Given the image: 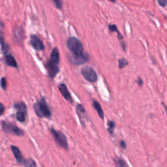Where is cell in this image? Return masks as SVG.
Masks as SVG:
<instances>
[{
    "mask_svg": "<svg viewBox=\"0 0 167 167\" xmlns=\"http://www.w3.org/2000/svg\"><path fill=\"white\" fill-rule=\"evenodd\" d=\"M113 161L115 164V167H128L126 162L120 157H114L113 158Z\"/></svg>",
    "mask_w": 167,
    "mask_h": 167,
    "instance_id": "obj_15",
    "label": "cell"
},
{
    "mask_svg": "<svg viewBox=\"0 0 167 167\" xmlns=\"http://www.w3.org/2000/svg\"><path fill=\"white\" fill-rule=\"evenodd\" d=\"M70 61L74 65H81L86 63L90 59L89 56L86 53L81 55H71L69 58Z\"/></svg>",
    "mask_w": 167,
    "mask_h": 167,
    "instance_id": "obj_7",
    "label": "cell"
},
{
    "mask_svg": "<svg viewBox=\"0 0 167 167\" xmlns=\"http://www.w3.org/2000/svg\"><path fill=\"white\" fill-rule=\"evenodd\" d=\"M0 84H1V87L3 89L5 90L7 88V80L5 78H2L1 82H0Z\"/></svg>",
    "mask_w": 167,
    "mask_h": 167,
    "instance_id": "obj_22",
    "label": "cell"
},
{
    "mask_svg": "<svg viewBox=\"0 0 167 167\" xmlns=\"http://www.w3.org/2000/svg\"><path fill=\"white\" fill-rule=\"evenodd\" d=\"M15 108L18 111H22L27 113V108L26 104L22 102H18L15 104Z\"/></svg>",
    "mask_w": 167,
    "mask_h": 167,
    "instance_id": "obj_17",
    "label": "cell"
},
{
    "mask_svg": "<svg viewBox=\"0 0 167 167\" xmlns=\"http://www.w3.org/2000/svg\"><path fill=\"white\" fill-rule=\"evenodd\" d=\"M24 166L25 167H37L35 161L31 158L26 159Z\"/></svg>",
    "mask_w": 167,
    "mask_h": 167,
    "instance_id": "obj_19",
    "label": "cell"
},
{
    "mask_svg": "<svg viewBox=\"0 0 167 167\" xmlns=\"http://www.w3.org/2000/svg\"><path fill=\"white\" fill-rule=\"evenodd\" d=\"M11 150H12V152H13L14 156H15V157L17 163L18 164L24 165V163L26 159L22 155L20 149H19L18 147H16L15 146H13V145H12L11 146Z\"/></svg>",
    "mask_w": 167,
    "mask_h": 167,
    "instance_id": "obj_9",
    "label": "cell"
},
{
    "mask_svg": "<svg viewBox=\"0 0 167 167\" xmlns=\"http://www.w3.org/2000/svg\"><path fill=\"white\" fill-rule=\"evenodd\" d=\"M2 128L3 131L7 134H12L16 136H23L24 135V131L18 127L15 124L4 121L2 123Z\"/></svg>",
    "mask_w": 167,
    "mask_h": 167,
    "instance_id": "obj_5",
    "label": "cell"
},
{
    "mask_svg": "<svg viewBox=\"0 0 167 167\" xmlns=\"http://www.w3.org/2000/svg\"><path fill=\"white\" fill-rule=\"evenodd\" d=\"M26 112L18 111L16 116V120L20 122H24L26 120Z\"/></svg>",
    "mask_w": 167,
    "mask_h": 167,
    "instance_id": "obj_18",
    "label": "cell"
},
{
    "mask_svg": "<svg viewBox=\"0 0 167 167\" xmlns=\"http://www.w3.org/2000/svg\"><path fill=\"white\" fill-rule=\"evenodd\" d=\"M93 106L94 108L96 110V111L97 112L99 117L101 118V119H102V120H103L104 119V112H103L102 107L101 106V104H100V103L97 101H93Z\"/></svg>",
    "mask_w": 167,
    "mask_h": 167,
    "instance_id": "obj_13",
    "label": "cell"
},
{
    "mask_svg": "<svg viewBox=\"0 0 167 167\" xmlns=\"http://www.w3.org/2000/svg\"><path fill=\"white\" fill-rule=\"evenodd\" d=\"M33 108L37 115L40 118H49L51 116L50 108L44 98H42L40 101L37 102Z\"/></svg>",
    "mask_w": 167,
    "mask_h": 167,
    "instance_id": "obj_2",
    "label": "cell"
},
{
    "mask_svg": "<svg viewBox=\"0 0 167 167\" xmlns=\"http://www.w3.org/2000/svg\"><path fill=\"white\" fill-rule=\"evenodd\" d=\"M58 88H59L60 92H61L62 95H63L64 97L66 100H67V101H71V99L72 98H71V93H69L67 88L66 86V85L64 84H61L59 85Z\"/></svg>",
    "mask_w": 167,
    "mask_h": 167,
    "instance_id": "obj_11",
    "label": "cell"
},
{
    "mask_svg": "<svg viewBox=\"0 0 167 167\" xmlns=\"http://www.w3.org/2000/svg\"><path fill=\"white\" fill-rule=\"evenodd\" d=\"M0 44H1V45H2V53L4 55L7 54L8 51H9V45L5 42L3 37L2 35H0Z\"/></svg>",
    "mask_w": 167,
    "mask_h": 167,
    "instance_id": "obj_16",
    "label": "cell"
},
{
    "mask_svg": "<svg viewBox=\"0 0 167 167\" xmlns=\"http://www.w3.org/2000/svg\"><path fill=\"white\" fill-rule=\"evenodd\" d=\"M30 45L37 50H43L45 46L43 42L36 35H31L30 37Z\"/></svg>",
    "mask_w": 167,
    "mask_h": 167,
    "instance_id": "obj_8",
    "label": "cell"
},
{
    "mask_svg": "<svg viewBox=\"0 0 167 167\" xmlns=\"http://www.w3.org/2000/svg\"><path fill=\"white\" fill-rule=\"evenodd\" d=\"M120 147H122V149H126V147H127V144H126L125 141L121 140V141L120 142Z\"/></svg>",
    "mask_w": 167,
    "mask_h": 167,
    "instance_id": "obj_26",
    "label": "cell"
},
{
    "mask_svg": "<svg viewBox=\"0 0 167 167\" xmlns=\"http://www.w3.org/2000/svg\"><path fill=\"white\" fill-rule=\"evenodd\" d=\"M108 29H109V30H110V31H111V32H116V33H117L118 39L119 41H120V42L123 41V37L121 34V33L120 31H119V30L118 29V27L116 25H114V24H110L108 26Z\"/></svg>",
    "mask_w": 167,
    "mask_h": 167,
    "instance_id": "obj_14",
    "label": "cell"
},
{
    "mask_svg": "<svg viewBox=\"0 0 167 167\" xmlns=\"http://www.w3.org/2000/svg\"><path fill=\"white\" fill-rule=\"evenodd\" d=\"M81 74L83 76V77L89 82L94 83L97 82L98 79V76L96 71L90 66L84 67L81 70Z\"/></svg>",
    "mask_w": 167,
    "mask_h": 167,
    "instance_id": "obj_6",
    "label": "cell"
},
{
    "mask_svg": "<svg viewBox=\"0 0 167 167\" xmlns=\"http://www.w3.org/2000/svg\"><path fill=\"white\" fill-rule=\"evenodd\" d=\"M118 67L120 69H123L125 66L129 65V61L125 58H121L118 60Z\"/></svg>",
    "mask_w": 167,
    "mask_h": 167,
    "instance_id": "obj_21",
    "label": "cell"
},
{
    "mask_svg": "<svg viewBox=\"0 0 167 167\" xmlns=\"http://www.w3.org/2000/svg\"><path fill=\"white\" fill-rule=\"evenodd\" d=\"M157 3L161 7H165L167 5V1L166 0H157Z\"/></svg>",
    "mask_w": 167,
    "mask_h": 167,
    "instance_id": "obj_24",
    "label": "cell"
},
{
    "mask_svg": "<svg viewBox=\"0 0 167 167\" xmlns=\"http://www.w3.org/2000/svg\"><path fill=\"white\" fill-rule=\"evenodd\" d=\"M50 133L57 144L65 150H69L67 139L63 133L60 131H56L54 128L50 129Z\"/></svg>",
    "mask_w": 167,
    "mask_h": 167,
    "instance_id": "obj_4",
    "label": "cell"
},
{
    "mask_svg": "<svg viewBox=\"0 0 167 167\" xmlns=\"http://www.w3.org/2000/svg\"><path fill=\"white\" fill-rule=\"evenodd\" d=\"M60 52L58 48H54L52 50L50 58L45 65L46 69L52 78H54L60 71Z\"/></svg>",
    "mask_w": 167,
    "mask_h": 167,
    "instance_id": "obj_1",
    "label": "cell"
},
{
    "mask_svg": "<svg viewBox=\"0 0 167 167\" xmlns=\"http://www.w3.org/2000/svg\"><path fill=\"white\" fill-rule=\"evenodd\" d=\"M76 111L78 114L80 122L82 123V125L84 126V121L86 119V115H85V111L84 106L82 104H78L76 108Z\"/></svg>",
    "mask_w": 167,
    "mask_h": 167,
    "instance_id": "obj_10",
    "label": "cell"
},
{
    "mask_svg": "<svg viewBox=\"0 0 167 167\" xmlns=\"http://www.w3.org/2000/svg\"><path fill=\"white\" fill-rule=\"evenodd\" d=\"M108 131L110 135H114V128H115V122L113 121H108Z\"/></svg>",
    "mask_w": 167,
    "mask_h": 167,
    "instance_id": "obj_20",
    "label": "cell"
},
{
    "mask_svg": "<svg viewBox=\"0 0 167 167\" xmlns=\"http://www.w3.org/2000/svg\"><path fill=\"white\" fill-rule=\"evenodd\" d=\"M69 50L74 55H81L84 53V46L81 41L76 37H70L67 42Z\"/></svg>",
    "mask_w": 167,
    "mask_h": 167,
    "instance_id": "obj_3",
    "label": "cell"
},
{
    "mask_svg": "<svg viewBox=\"0 0 167 167\" xmlns=\"http://www.w3.org/2000/svg\"><path fill=\"white\" fill-rule=\"evenodd\" d=\"M136 83L138 85V86H142V85H143V80L142 79L141 77H138L136 80Z\"/></svg>",
    "mask_w": 167,
    "mask_h": 167,
    "instance_id": "obj_27",
    "label": "cell"
},
{
    "mask_svg": "<svg viewBox=\"0 0 167 167\" xmlns=\"http://www.w3.org/2000/svg\"><path fill=\"white\" fill-rule=\"evenodd\" d=\"M54 3H55L56 7L61 9L62 8V6H63V2L60 1V0H54Z\"/></svg>",
    "mask_w": 167,
    "mask_h": 167,
    "instance_id": "obj_23",
    "label": "cell"
},
{
    "mask_svg": "<svg viewBox=\"0 0 167 167\" xmlns=\"http://www.w3.org/2000/svg\"><path fill=\"white\" fill-rule=\"evenodd\" d=\"M5 60L6 63L9 66H11L15 68L18 67L16 61L11 54H7L6 55H5Z\"/></svg>",
    "mask_w": 167,
    "mask_h": 167,
    "instance_id": "obj_12",
    "label": "cell"
},
{
    "mask_svg": "<svg viewBox=\"0 0 167 167\" xmlns=\"http://www.w3.org/2000/svg\"><path fill=\"white\" fill-rule=\"evenodd\" d=\"M120 45H121V46L123 50L126 52V51H127V44H126V42L124 41H123L120 42Z\"/></svg>",
    "mask_w": 167,
    "mask_h": 167,
    "instance_id": "obj_25",
    "label": "cell"
},
{
    "mask_svg": "<svg viewBox=\"0 0 167 167\" xmlns=\"http://www.w3.org/2000/svg\"><path fill=\"white\" fill-rule=\"evenodd\" d=\"M4 111H5V107L3 104L0 103V116H1L3 114Z\"/></svg>",
    "mask_w": 167,
    "mask_h": 167,
    "instance_id": "obj_28",
    "label": "cell"
}]
</instances>
